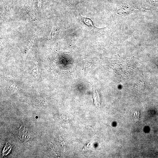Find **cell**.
<instances>
[{
	"instance_id": "6da1fadb",
	"label": "cell",
	"mask_w": 158,
	"mask_h": 158,
	"mask_svg": "<svg viewBox=\"0 0 158 158\" xmlns=\"http://www.w3.org/2000/svg\"><path fill=\"white\" fill-rule=\"evenodd\" d=\"M79 20L81 26L84 29L87 30L90 33L100 34L103 33L105 28H99L96 27L94 25L92 21L89 18L82 16L79 13Z\"/></svg>"
},
{
	"instance_id": "7a4b0ae2",
	"label": "cell",
	"mask_w": 158,
	"mask_h": 158,
	"mask_svg": "<svg viewBox=\"0 0 158 158\" xmlns=\"http://www.w3.org/2000/svg\"><path fill=\"white\" fill-rule=\"evenodd\" d=\"M93 97L94 99L95 104L97 105L99 102V97L98 93L96 90H95L94 92Z\"/></svg>"
}]
</instances>
